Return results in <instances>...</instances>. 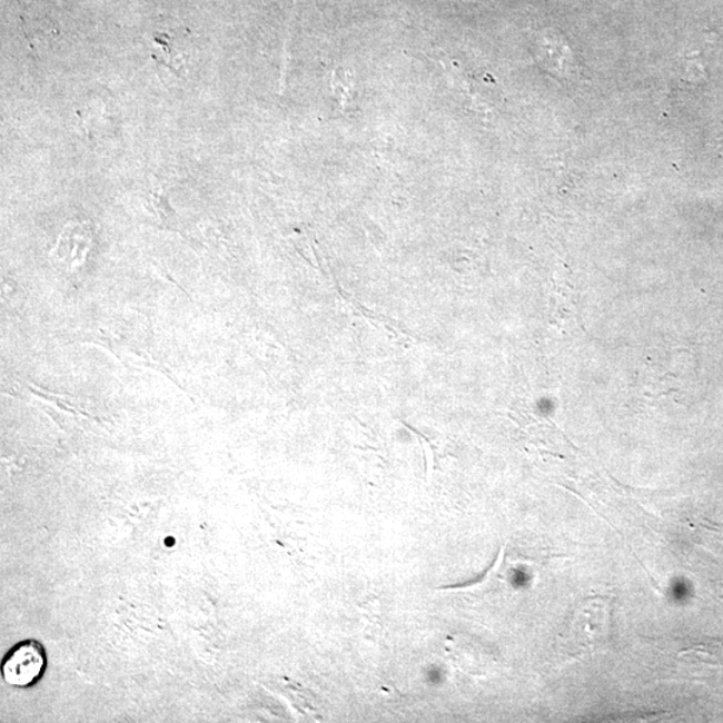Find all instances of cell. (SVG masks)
<instances>
[{
    "label": "cell",
    "mask_w": 723,
    "mask_h": 723,
    "mask_svg": "<svg viewBox=\"0 0 723 723\" xmlns=\"http://www.w3.org/2000/svg\"><path fill=\"white\" fill-rule=\"evenodd\" d=\"M48 653L43 644L36 640L21 641L3 656L0 673L11 687L30 689L41 682L48 670Z\"/></svg>",
    "instance_id": "obj_2"
},
{
    "label": "cell",
    "mask_w": 723,
    "mask_h": 723,
    "mask_svg": "<svg viewBox=\"0 0 723 723\" xmlns=\"http://www.w3.org/2000/svg\"><path fill=\"white\" fill-rule=\"evenodd\" d=\"M611 606L607 600L583 603L565 626L563 643L572 655L607 647L611 635Z\"/></svg>",
    "instance_id": "obj_1"
}]
</instances>
